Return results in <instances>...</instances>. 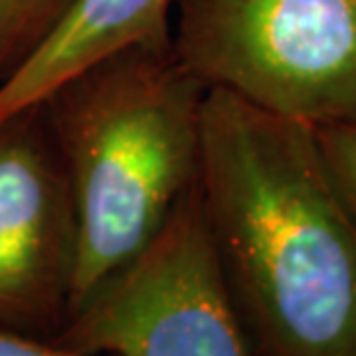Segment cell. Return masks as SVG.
I'll return each mask as SVG.
<instances>
[{
  "mask_svg": "<svg viewBox=\"0 0 356 356\" xmlns=\"http://www.w3.org/2000/svg\"><path fill=\"white\" fill-rule=\"evenodd\" d=\"M175 0H79L56 30L10 81L0 86V122L37 106L60 81L111 51L170 44Z\"/></svg>",
  "mask_w": 356,
  "mask_h": 356,
  "instance_id": "obj_6",
  "label": "cell"
},
{
  "mask_svg": "<svg viewBox=\"0 0 356 356\" xmlns=\"http://www.w3.org/2000/svg\"><path fill=\"white\" fill-rule=\"evenodd\" d=\"M204 95L170 44H134L81 67L37 104L76 221L67 317L156 237L195 184Z\"/></svg>",
  "mask_w": 356,
  "mask_h": 356,
  "instance_id": "obj_2",
  "label": "cell"
},
{
  "mask_svg": "<svg viewBox=\"0 0 356 356\" xmlns=\"http://www.w3.org/2000/svg\"><path fill=\"white\" fill-rule=\"evenodd\" d=\"M74 262L70 186L44 113L30 106L0 122V329L56 336Z\"/></svg>",
  "mask_w": 356,
  "mask_h": 356,
  "instance_id": "obj_5",
  "label": "cell"
},
{
  "mask_svg": "<svg viewBox=\"0 0 356 356\" xmlns=\"http://www.w3.org/2000/svg\"><path fill=\"white\" fill-rule=\"evenodd\" d=\"M354 3H356V0H354Z\"/></svg>",
  "mask_w": 356,
  "mask_h": 356,
  "instance_id": "obj_10",
  "label": "cell"
},
{
  "mask_svg": "<svg viewBox=\"0 0 356 356\" xmlns=\"http://www.w3.org/2000/svg\"><path fill=\"white\" fill-rule=\"evenodd\" d=\"M79 0H0V86L65 24Z\"/></svg>",
  "mask_w": 356,
  "mask_h": 356,
  "instance_id": "obj_7",
  "label": "cell"
},
{
  "mask_svg": "<svg viewBox=\"0 0 356 356\" xmlns=\"http://www.w3.org/2000/svg\"><path fill=\"white\" fill-rule=\"evenodd\" d=\"M324 163L356 221V120L315 127Z\"/></svg>",
  "mask_w": 356,
  "mask_h": 356,
  "instance_id": "obj_8",
  "label": "cell"
},
{
  "mask_svg": "<svg viewBox=\"0 0 356 356\" xmlns=\"http://www.w3.org/2000/svg\"><path fill=\"white\" fill-rule=\"evenodd\" d=\"M170 49L207 90L274 115L356 120L354 0H175Z\"/></svg>",
  "mask_w": 356,
  "mask_h": 356,
  "instance_id": "obj_3",
  "label": "cell"
},
{
  "mask_svg": "<svg viewBox=\"0 0 356 356\" xmlns=\"http://www.w3.org/2000/svg\"><path fill=\"white\" fill-rule=\"evenodd\" d=\"M198 191L255 356H356V221L315 127L209 88Z\"/></svg>",
  "mask_w": 356,
  "mask_h": 356,
  "instance_id": "obj_1",
  "label": "cell"
},
{
  "mask_svg": "<svg viewBox=\"0 0 356 356\" xmlns=\"http://www.w3.org/2000/svg\"><path fill=\"white\" fill-rule=\"evenodd\" d=\"M0 356H113V354H90V352L67 350V347L56 345L53 340L0 329Z\"/></svg>",
  "mask_w": 356,
  "mask_h": 356,
  "instance_id": "obj_9",
  "label": "cell"
},
{
  "mask_svg": "<svg viewBox=\"0 0 356 356\" xmlns=\"http://www.w3.org/2000/svg\"><path fill=\"white\" fill-rule=\"evenodd\" d=\"M53 343L113 356H255L211 244L198 179L156 237L90 292Z\"/></svg>",
  "mask_w": 356,
  "mask_h": 356,
  "instance_id": "obj_4",
  "label": "cell"
}]
</instances>
